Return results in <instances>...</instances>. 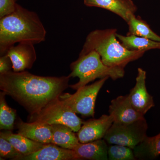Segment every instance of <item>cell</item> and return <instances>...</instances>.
<instances>
[{
	"label": "cell",
	"mask_w": 160,
	"mask_h": 160,
	"mask_svg": "<svg viewBox=\"0 0 160 160\" xmlns=\"http://www.w3.org/2000/svg\"><path fill=\"white\" fill-rule=\"evenodd\" d=\"M70 77H45L28 71H10L0 74V89L33 116L60 97L69 87Z\"/></svg>",
	"instance_id": "1"
},
{
	"label": "cell",
	"mask_w": 160,
	"mask_h": 160,
	"mask_svg": "<svg viewBox=\"0 0 160 160\" xmlns=\"http://www.w3.org/2000/svg\"><path fill=\"white\" fill-rule=\"evenodd\" d=\"M46 31L38 15L17 4L10 14L0 18V54L16 43L33 45L44 42Z\"/></svg>",
	"instance_id": "2"
},
{
	"label": "cell",
	"mask_w": 160,
	"mask_h": 160,
	"mask_svg": "<svg viewBox=\"0 0 160 160\" xmlns=\"http://www.w3.org/2000/svg\"><path fill=\"white\" fill-rule=\"evenodd\" d=\"M116 29H96L86 37L79 55L91 51L100 55L106 66L124 69L130 62L143 56L145 51L128 50L122 45L116 37Z\"/></svg>",
	"instance_id": "3"
},
{
	"label": "cell",
	"mask_w": 160,
	"mask_h": 160,
	"mask_svg": "<svg viewBox=\"0 0 160 160\" xmlns=\"http://www.w3.org/2000/svg\"><path fill=\"white\" fill-rule=\"evenodd\" d=\"M70 68L71 72L69 76L78 77L79 81L74 85H69V87L76 90L97 79L109 77L116 80L124 77L125 75L124 69L105 65L100 55L94 50L79 55L76 61L70 64Z\"/></svg>",
	"instance_id": "4"
},
{
	"label": "cell",
	"mask_w": 160,
	"mask_h": 160,
	"mask_svg": "<svg viewBox=\"0 0 160 160\" xmlns=\"http://www.w3.org/2000/svg\"><path fill=\"white\" fill-rule=\"evenodd\" d=\"M30 119L49 125H66L74 132L79 130L84 122L60 97L49 103L38 114L30 116Z\"/></svg>",
	"instance_id": "5"
},
{
	"label": "cell",
	"mask_w": 160,
	"mask_h": 160,
	"mask_svg": "<svg viewBox=\"0 0 160 160\" xmlns=\"http://www.w3.org/2000/svg\"><path fill=\"white\" fill-rule=\"evenodd\" d=\"M148 126L146 119L128 124L113 122L104 139L109 145H119L134 149L146 138Z\"/></svg>",
	"instance_id": "6"
},
{
	"label": "cell",
	"mask_w": 160,
	"mask_h": 160,
	"mask_svg": "<svg viewBox=\"0 0 160 160\" xmlns=\"http://www.w3.org/2000/svg\"><path fill=\"white\" fill-rule=\"evenodd\" d=\"M109 77L100 79L91 85H86L73 94L63 93L60 98L75 113L85 117H94L96 101L100 90Z\"/></svg>",
	"instance_id": "7"
},
{
	"label": "cell",
	"mask_w": 160,
	"mask_h": 160,
	"mask_svg": "<svg viewBox=\"0 0 160 160\" xmlns=\"http://www.w3.org/2000/svg\"><path fill=\"white\" fill-rule=\"evenodd\" d=\"M146 71L139 68L135 85L128 94L129 102L132 107L144 115L155 106L153 98L146 89Z\"/></svg>",
	"instance_id": "8"
},
{
	"label": "cell",
	"mask_w": 160,
	"mask_h": 160,
	"mask_svg": "<svg viewBox=\"0 0 160 160\" xmlns=\"http://www.w3.org/2000/svg\"><path fill=\"white\" fill-rule=\"evenodd\" d=\"M113 122L109 115L104 114L98 119H92L83 122L77 132L80 143H84L104 138Z\"/></svg>",
	"instance_id": "9"
},
{
	"label": "cell",
	"mask_w": 160,
	"mask_h": 160,
	"mask_svg": "<svg viewBox=\"0 0 160 160\" xmlns=\"http://www.w3.org/2000/svg\"><path fill=\"white\" fill-rule=\"evenodd\" d=\"M34 45L30 43H19L8 49L6 53L11 60L13 71L31 69L37 59Z\"/></svg>",
	"instance_id": "10"
},
{
	"label": "cell",
	"mask_w": 160,
	"mask_h": 160,
	"mask_svg": "<svg viewBox=\"0 0 160 160\" xmlns=\"http://www.w3.org/2000/svg\"><path fill=\"white\" fill-rule=\"evenodd\" d=\"M109 112L113 122L128 124L145 118V115L136 110L132 106L128 95L120 96L112 100Z\"/></svg>",
	"instance_id": "11"
},
{
	"label": "cell",
	"mask_w": 160,
	"mask_h": 160,
	"mask_svg": "<svg viewBox=\"0 0 160 160\" xmlns=\"http://www.w3.org/2000/svg\"><path fill=\"white\" fill-rule=\"evenodd\" d=\"M84 2L89 7H99L109 10L127 23L137 10V7L132 0H84Z\"/></svg>",
	"instance_id": "12"
},
{
	"label": "cell",
	"mask_w": 160,
	"mask_h": 160,
	"mask_svg": "<svg viewBox=\"0 0 160 160\" xmlns=\"http://www.w3.org/2000/svg\"><path fill=\"white\" fill-rule=\"evenodd\" d=\"M17 127L18 133L25 137L42 144L51 143V125L36 122H25L20 120L18 123Z\"/></svg>",
	"instance_id": "13"
},
{
	"label": "cell",
	"mask_w": 160,
	"mask_h": 160,
	"mask_svg": "<svg viewBox=\"0 0 160 160\" xmlns=\"http://www.w3.org/2000/svg\"><path fill=\"white\" fill-rule=\"evenodd\" d=\"M108 143L103 139L87 143H79L72 149L77 160H107Z\"/></svg>",
	"instance_id": "14"
},
{
	"label": "cell",
	"mask_w": 160,
	"mask_h": 160,
	"mask_svg": "<svg viewBox=\"0 0 160 160\" xmlns=\"http://www.w3.org/2000/svg\"><path fill=\"white\" fill-rule=\"evenodd\" d=\"M18 160H77V158L72 149H64L50 143L36 152L22 156Z\"/></svg>",
	"instance_id": "15"
},
{
	"label": "cell",
	"mask_w": 160,
	"mask_h": 160,
	"mask_svg": "<svg viewBox=\"0 0 160 160\" xmlns=\"http://www.w3.org/2000/svg\"><path fill=\"white\" fill-rule=\"evenodd\" d=\"M0 137L7 140L23 156L36 152L46 145L35 142L19 133H12L10 130L1 132Z\"/></svg>",
	"instance_id": "16"
},
{
	"label": "cell",
	"mask_w": 160,
	"mask_h": 160,
	"mask_svg": "<svg viewBox=\"0 0 160 160\" xmlns=\"http://www.w3.org/2000/svg\"><path fill=\"white\" fill-rule=\"evenodd\" d=\"M51 143L64 148L72 149L80 143L77 135L69 126L62 124L51 125Z\"/></svg>",
	"instance_id": "17"
},
{
	"label": "cell",
	"mask_w": 160,
	"mask_h": 160,
	"mask_svg": "<svg viewBox=\"0 0 160 160\" xmlns=\"http://www.w3.org/2000/svg\"><path fill=\"white\" fill-rule=\"evenodd\" d=\"M117 38L126 49L132 51H148L160 49V42L133 35L123 36L116 34Z\"/></svg>",
	"instance_id": "18"
},
{
	"label": "cell",
	"mask_w": 160,
	"mask_h": 160,
	"mask_svg": "<svg viewBox=\"0 0 160 160\" xmlns=\"http://www.w3.org/2000/svg\"><path fill=\"white\" fill-rule=\"evenodd\" d=\"M133 151L137 159H150L160 155V133L152 137L146 136Z\"/></svg>",
	"instance_id": "19"
},
{
	"label": "cell",
	"mask_w": 160,
	"mask_h": 160,
	"mask_svg": "<svg viewBox=\"0 0 160 160\" xmlns=\"http://www.w3.org/2000/svg\"><path fill=\"white\" fill-rule=\"evenodd\" d=\"M127 24L129 32L127 35H133L160 42V36L152 30L145 21L136 17L135 14L131 16Z\"/></svg>",
	"instance_id": "20"
},
{
	"label": "cell",
	"mask_w": 160,
	"mask_h": 160,
	"mask_svg": "<svg viewBox=\"0 0 160 160\" xmlns=\"http://www.w3.org/2000/svg\"><path fill=\"white\" fill-rule=\"evenodd\" d=\"M6 95L4 92H0V129L12 131L14 129L16 110L8 106Z\"/></svg>",
	"instance_id": "21"
},
{
	"label": "cell",
	"mask_w": 160,
	"mask_h": 160,
	"mask_svg": "<svg viewBox=\"0 0 160 160\" xmlns=\"http://www.w3.org/2000/svg\"><path fill=\"white\" fill-rule=\"evenodd\" d=\"M108 160H135L133 149L127 146L119 145H110L108 148Z\"/></svg>",
	"instance_id": "22"
},
{
	"label": "cell",
	"mask_w": 160,
	"mask_h": 160,
	"mask_svg": "<svg viewBox=\"0 0 160 160\" xmlns=\"http://www.w3.org/2000/svg\"><path fill=\"white\" fill-rule=\"evenodd\" d=\"M22 154L15 149L6 139L0 137V157L1 158L18 160Z\"/></svg>",
	"instance_id": "23"
},
{
	"label": "cell",
	"mask_w": 160,
	"mask_h": 160,
	"mask_svg": "<svg viewBox=\"0 0 160 160\" xmlns=\"http://www.w3.org/2000/svg\"><path fill=\"white\" fill-rule=\"evenodd\" d=\"M17 1V0H0V18L14 11Z\"/></svg>",
	"instance_id": "24"
},
{
	"label": "cell",
	"mask_w": 160,
	"mask_h": 160,
	"mask_svg": "<svg viewBox=\"0 0 160 160\" xmlns=\"http://www.w3.org/2000/svg\"><path fill=\"white\" fill-rule=\"evenodd\" d=\"M12 69V64L9 56L6 53L0 57V74H4Z\"/></svg>",
	"instance_id": "25"
}]
</instances>
